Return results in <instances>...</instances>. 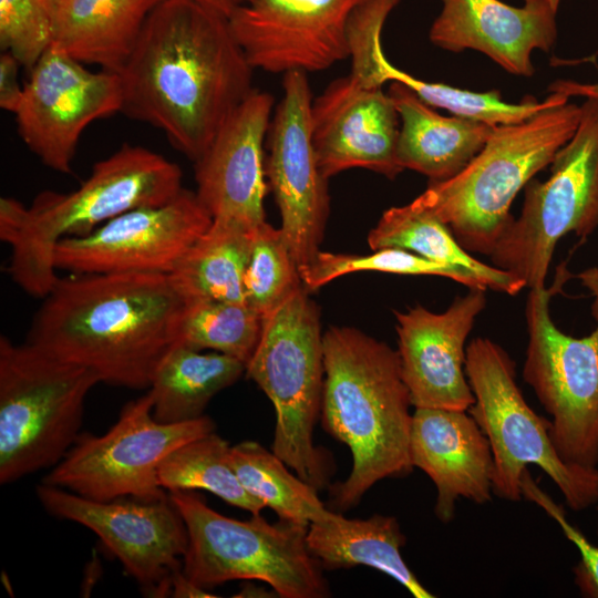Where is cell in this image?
<instances>
[{
  "label": "cell",
  "instance_id": "cell-1",
  "mask_svg": "<svg viewBox=\"0 0 598 598\" xmlns=\"http://www.w3.org/2000/svg\"><path fill=\"white\" fill-rule=\"evenodd\" d=\"M252 71L228 17L195 0H164L116 72L121 112L195 162L254 91Z\"/></svg>",
  "mask_w": 598,
  "mask_h": 598
},
{
  "label": "cell",
  "instance_id": "cell-2",
  "mask_svg": "<svg viewBox=\"0 0 598 598\" xmlns=\"http://www.w3.org/2000/svg\"><path fill=\"white\" fill-rule=\"evenodd\" d=\"M183 307L168 274H72L42 298L27 342L100 382L148 389L177 343Z\"/></svg>",
  "mask_w": 598,
  "mask_h": 598
},
{
  "label": "cell",
  "instance_id": "cell-3",
  "mask_svg": "<svg viewBox=\"0 0 598 598\" xmlns=\"http://www.w3.org/2000/svg\"><path fill=\"white\" fill-rule=\"evenodd\" d=\"M322 349L321 425L352 454L349 476L331 488L334 507L347 511L375 483L414 468L413 405L398 350L350 327H330Z\"/></svg>",
  "mask_w": 598,
  "mask_h": 598
},
{
  "label": "cell",
  "instance_id": "cell-4",
  "mask_svg": "<svg viewBox=\"0 0 598 598\" xmlns=\"http://www.w3.org/2000/svg\"><path fill=\"white\" fill-rule=\"evenodd\" d=\"M182 181L176 163L124 144L96 162L72 192L43 190L29 207L2 197L0 238L11 248V279L30 296L44 298L59 278L53 250L61 239L86 236L132 209L167 203L184 188Z\"/></svg>",
  "mask_w": 598,
  "mask_h": 598
},
{
  "label": "cell",
  "instance_id": "cell-5",
  "mask_svg": "<svg viewBox=\"0 0 598 598\" xmlns=\"http://www.w3.org/2000/svg\"><path fill=\"white\" fill-rule=\"evenodd\" d=\"M581 105L564 96L523 122L495 126L455 176L431 182L411 203L448 226L467 251L491 256L512 221L511 205L571 138Z\"/></svg>",
  "mask_w": 598,
  "mask_h": 598
},
{
  "label": "cell",
  "instance_id": "cell-6",
  "mask_svg": "<svg viewBox=\"0 0 598 598\" xmlns=\"http://www.w3.org/2000/svg\"><path fill=\"white\" fill-rule=\"evenodd\" d=\"M91 370L0 337V483L55 466L80 435Z\"/></svg>",
  "mask_w": 598,
  "mask_h": 598
},
{
  "label": "cell",
  "instance_id": "cell-7",
  "mask_svg": "<svg viewBox=\"0 0 598 598\" xmlns=\"http://www.w3.org/2000/svg\"><path fill=\"white\" fill-rule=\"evenodd\" d=\"M303 283L262 319L246 373L276 411L271 451L317 489L330 476L326 454L313 444L323 389V349L319 310Z\"/></svg>",
  "mask_w": 598,
  "mask_h": 598
},
{
  "label": "cell",
  "instance_id": "cell-8",
  "mask_svg": "<svg viewBox=\"0 0 598 598\" xmlns=\"http://www.w3.org/2000/svg\"><path fill=\"white\" fill-rule=\"evenodd\" d=\"M171 502L188 535L182 571L207 589L244 579L268 584L282 598H323L329 586L307 547L308 526L261 515L248 520L224 516L193 491H173Z\"/></svg>",
  "mask_w": 598,
  "mask_h": 598
},
{
  "label": "cell",
  "instance_id": "cell-9",
  "mask_svg": "<svg viewBox=\"0 0 598 598\" xmlns=\"http://www.w3.org/2000/svg\"><path fill=\"white\" fill-rule=\"evenodd\" d=\"M465 373L474 394L467 412L488 440L493 494L520 501V480L528 464L545 472L573 511L598 503V468L565 462L549 435V421L526 402L516 382L515 362L496 342L475 338L466 347Z\"/></svg>",
  "mask_w": 598,
  "mask_h": 598
},
{
  "label": "cell",
  "instance_id": "cell-10",
  "mask_svg": "<svg viewBox=\"0 0 598 598\" xmlns=\"http://www.w3.org/2000/svg\"><path fill=\"white\" fill-rule=\"evenodd\" d=\"M545 182L530 179L518 217L496 243L493 266L529 289L545 286L555 247L567 234L587 238L598 227V103L585 100L579 125L557 152Z\"/></svg>",
  "mask_w": 598,
  "mask_h": 598
},
{
  "label": "cell",
  "instance_id": "cell-11",
  "mask_svg": "<svg viewBox=\"0 0 598 598\" xmlns=\"http://www.w3.org/2000/svg\"><path fill=\"white\" fill-rule=\"evenodd\" d=\"M208 416L162 423L153 416L150 391L123 406L103 434L80 433L42 483L82 497L109 502L127 496L140 501L167 497L158 481L162 461L183 444L215 431Z\"/></svg>",
  "mask_w": 598,
  "mask_h": 598
},
{
  "label": "cell",
  "instance_id": "cell-12",
  "mask_svg": "<svg viewBox=\"0 0 598 598\" xmlns=\"http://www.w3.org/2000/svg\"><path fill=\"white\" fill-rule=\"evenodd\" d=\"M551 291L530 289L526 303L528 343L524 381L550 415L549 435L567 463L598 466V323L581 338L554 323Z\"/></svg>",
  "mask_w": 598,
  "mask_h": 598
},
{
  "label": "cell",
  "instance_id": "cell-13",
  "mask_svg": "<svg viewBox=\"0 0 598 598\" xmlns=\"http://www.w3.org/2000/svg\"><path fill=\"white\" fill-rule=\"evenodd\" d=\"M37 497L50 515L92 530L147 596L171 594L188 545L185 523L169 499L93 501L41 483Z\"/></svg>",
  "mask_w": 598,
  "mask_h": 598
},
{
  "label": "cell",
  "instance_id": "cell-14",
  "mask_svg": "<svg viewBox=\"0 0 598 598\" xmlns=\"http://www.w3.org/2000/svg\"><path fill=\"white\" fill-rule=\"evenodd\" d=\"M122 105L116 72H92L51 44L30 70L14 115L27 147L47 167L70 174L84 130L121 112Z\"/></svg>",
  "mask_w": 598,
  "mask_h": 598
},
{
  "label": "cell",
  "instance_id": "cell-15",
  "mask_svg": "<svg viewBox=\"0 0 598 598\" xmlns=\"http://www.w3.org/2000/svg\"><path fill=\"white\" fill-rule=\"evenodd\" d=\"M212 223L196 193L183 188L167 203L132 209L86 236L61 239L54 267L72 274H169Z\"/></svg>",
  "mask_w": 598,
  "mask_h": 598
},
{
  "label": "cell",
  "instance_id": "cell-16",
  "mask_svg": "<svg viewBox=\"0 0 598 598\" xmlns=\"http://www.w3.org/2000/svg\"><path fill=\"white\" fill-rule=\"evenodd\" d=\"M282 87L269 126L265 171L280 212V228L300 269L320 250L329 214L328 179L312 143L313 100L307 73H285Z\"/></svg>",
  "mask_w": 598,
  "mask_h": 598
},
{
  "label": "cell",
  "instance_id": "cell-17",
  "mask_svg": "<svg viewBox=\"0 0 598 598\" xmlns=\"http://www.w3.org/2000/svg\"><path fill=\"white\" fill-rule=\"evenodd\" d=\"M367 0H244L228 17L254 69H329L349 58L348 24Z\"/></svg>",
  "mask_w": 598,
  "mask_h": 598
},
{
  "label": "cell",
  "instance_id": "cell-18",
  "mask_svg": "<svg viewBox=\"0 0 598 598\" xmlns=\"http://www.w3.org/2000/svg\"><path fill=\"white\" fill-rule=\"evenodd\" d=\"M400 116L389 93L348 74L312 101L311 134L323 177L365 168L394 178Z\"/></svg>",
  "mask_w": 598,
  "mask_h": 598
},
{
  "label": "cell",
  "instance_id": "cell-19",
  "mask_svg": "<svg viewBox=\"0 0 598 598\" xmlns=\"http://www.w3.org/2000/svg\"><path fill=\"white\" fill-rule=\"evenodd\" d=\"M274 97L254 90L195 161L196 195L213 221L252 230L264 221V142Z\"/></svg>",
  "mask_w": 598,
  "mask_h": 598
},
{
  "label": "cell",
  "instance_id": "cell-20",
  "mask_svg": "<svg viewBox=\"0 0 598 598\" xmlns=\"http://www.w3.org/2000/svg\"><path fill=\"white\" fill-rule=\"evenodd\" d=\"M485 306V290L470 289L440 313L421 306L394 311L401 372L415 409L467 411L474 403L465 344Z\"/></svg>",
  "mask_w": 598,
  "mask_h": 598
},
{
  "label": "cell",
  "instance_id": "cell-21",
  "mask_svg": "<svg viewBox=\"0 0 598 598\" xmlns=\"http://www.w3.org/2000/svg\"><path fill=\"white\" fill-rule=\"evenodd\" d=\"M441 2L430 28V41L451 52H482L514 75L532 76L533 52H548L557 39L558 11L548 6L513 7L501 0Z\"/></svg>",
  "mask_w": 598,
  "mask_h": 598
},
{
  "label": "cell",
  "instance_id": "cell-22",
  "mask_svg": "<svg viewBox=\"0 0 598 598\" xmlns=\"http://www.w3.org/2000/svg\"><path fill=\"white\" fill-rule=\"evenodd\" d=\"M410 458L437 492L435 515L450 523L458 498L491 501L494 461L487 437L467 411L416 408L412 414Z\"/></svg>",
  "mask_w": 598,
  "mask_h": 598
},
{
  "label": "cell",
  "instance_id": "cell-23",
  "mask_svg": "<svg viewBox=\"0 0 598 598\" xmlns=\"http://www.w3.org/2000/svg\"><path fill=\"white\" fill-rule=\"evenodd\" d=\"M388 93L400 116L398 162L403 169L423 174L431 182L460 173L483 148L495 127L462 116L441 115L396 81L391 82Z\"/></svg>",
  "mask_w": 598,
  "mask_h": 598
},
{
  "label": "cell",
  "instance_id": "cell-24",
  "mask_svg": "<svg viewBox=\"0 0 598 598\" xmlns=\"http://www.w3.org/2000/svg\"><path fill=\"white\" fill-rule=\"evenodd\" d=\"M164 0H49L52 45L83 64L118 72Z\"/></svg>",
  "mask_w": 598,
  "mask_h": 598
},
{
  "label": "cell",
  "instance_id": "cell-25",
  "mask_svg": "<svg viewBox=\"0 0 598 598\" xmlns=\"http://www.w3.org/2000/svg\"><path fill=\"white\" fill-rule=\"evenodd\" d=\"M306 542L323 569L371 567L393 578L414 598L434 597L404 561L401 548L406 538L393 516L349 519L332 512L327 519L308 526Z\"/></svg>",
  "mask_w": 598,
  "mask_h": 598
},
{
  "label": "cell",
  "instance_id": "cell-26",
  "mask_svg": "<svg viewBox=\"0 0 598 598\" xmlns=\"http://www.w3.org/2000/svg\"><path fill=\"white\" fill-rule=\"evenodd\" d=\"M245 371L246 364L236 358L177 342L161 360L148 388L153 416L162 423L198 419L209 401Z\"/></svg>",
  "mask_w": 598,
  "mask_h": 598
},
{
  "label": "cell",
  "instance_id": "cell-27",
  "mask_svg": "<svg viewBox=\"0 0 598 598\" xmlns=\"http://www.w3.org/2000/svg\"><path fill=\"white\" fill-rule=\"evenodd\" d=\"M368 244L372 250L404 249L439 264L472 271L482 277L493 291L514 296L526 287L506 270L471 256L447 225L412 203L384 210L370 230Z\"/></svg>",
  "mask_w": 598,
  "mask_h": 598
},
{
  "label": "cell",
  "instance_id": "cell-28",
  "mask_svg": "<svg viewBox=\"0 0 598 598\" xmlns=\"http://www.w3.org/2000/svg\"><path fill=\"white\" fill-rule=\"evenodd\" d=\"M252 230L212 223L168 274L184 302H246L243 274Z\"/></svg>",
  "mask_w": 598,
  "mask_h": 598
},
{
  "label": "cell",
  "instance_id": "cell-29",
  "mask_svg": "<svg viewBox=\"0 0 598 598\" xmlns=\"http://www.w3.org/2000/svg\"><path fill=\"white\" fill-rule=\"evenodd\" d=\"M229 462L244 488L279 519L309 526L332 514L315 486L291 474L280 457L258 442L230 445Z\"/></svg>",
  "mask_w": 598,
  "mask_h": 598
},
{
  "label": "cell",
  "instance_id": "cell-30",
  "mask_svg": "<svg viewBox=\"0 0 598 598\" xmlns=\"http://www.w3.org/2000/svg\"><path fill=\"white\" fill-rule=\"evenodd\" d=\"M229 448L215 431L183 444L162 461L161 486L168 492L207 491L234 507L260 515L265 506L239 482L229 462Z\"/></svg>",
  "mask_w": 598,
  "mask_h": 598
},
{
  "label": "cell",
  "instance_id": "cell-31",
  "mask_svg": "<svg viewBox=\"0 0 598 598\" xmlns=\"http://www.w3.org/2000/svg\"><path fill=\"white\" fill-rule=\"evenodd\" d=\"M262 319L246 302L187 301L181 313L177 342L224 353L247 364L259 341Z\"/></svg>",
  "mask_w": 598,
  "mask_h": 598
},
{
  "label": "cell",
  "instance_id": "cell-32",
  "mask_svg": "<svg viewBox=\"0 0 598 598\" xmlns=\"http://www.w3.org/2000/svg\"><path fill=\"white\" fill-rule=\"evenodd\" d=\"M379 65L384 83L400 82L432 107L443 109L452 115L480 121L491 126L523 122L566 96L550 92L543 101L526 96L518 103H509L502 100L498 91L474 92L415 78L394 66L386 59L383 50L379 54Z\"/></svg>",
  "mask_w": 598,
  "mask_h": 598
},
{
  "label": "cell",
  "instance_id": "cell-33",
  "mask_svg": "<svg viewBox=\"0 0 598 598\" xmlns=\"http://www.w3.org/2000/svg\"><path fill=\"white\" fill-rule=\"evenodd\" d=\"M361 271L439 276L470 289H488L486 281L472 271L439 264L399 248H382L370 255L319 250L309 265L299 269L303 287L308 291L316 290L338 277Z\"/></svg>",
  "mask_w": 598,
  "mask_h": 598
},
{
  "label": "cell",
  "instance_id": "cell-34",
  "mask_svg": "<svg viewBox=\"0 0 598 598\" xmlns=\"http://www.w3.org/2000/svg\"><path fill=\"white\" fill-rule=\"evenodd\" d=\"M301 285L298 265L281 228H275L267 221L257 226L250 235L243 274L246 303L264 318Z\"/></svg>",
  "mask_w": 598,
  "mask_h": 598
},
{
  "label": "cell",
  "instance_id": "cell-35",
  "mask_svg": "<svg viewBox=\"0 0 598 598\" xmlns=\"http://www.w3.org/2000/svg\"><path fill=\"white\" fill-rule=\"evenodd\" d=\"M52 44L49 0H0V47L31 70Z\"/></svg>",
  "mask_w": 598,
  "mask_h": 598
},
{
  "label": "cell",
  "instance_id": "cell-36",
  "mask_svg": "<svg viewBox=\"0 0 598 598\" xmlns=\"http://www.w3.org/2000/svg\"><path fill=\"white\" fill-rule=\"evenodd\" d=\"M522 497L533 502L551 517L579 550L580 561L575 566V584L586 597L598 598V546L570 524L564 508L544 492L533 480L528 468L523 472L520 480Z\"/></svg>",
  "mask_w": 598,
  "mask_h": 598
},
{
  "label": "cell",
  "instance_id": "cell-37",
  "mask_svg": "<svg viewBox=\"0 0 598 598\" xmlns=\"http://www.w3.org/2000/svg\"><path fill=\"white\" fill-rule=\"evenodd\" d=\"M20 66L21 63L11 52L1 53L0 107L13 114L19 110L24 93V85H21L18 79Z\"/></svg>",
  "mask_w": 598,
  "mask_h": 598
},
{
  "label": "cell",
  "instance_id": "cell-38",
  "mask_svg": "<svg viewBox=\"0 0 598 598\" xmlns=\"http://www.w3.org/2000/svg\"><path fill=\"white\" fill-rule=\"evenodd\" d=\"M548 91L564 94L569 99L582 97L598 103V81L594 83H580L571 80H557L548 86Z\"/></svg>",
  "mask_w": 598,
  "mask_h": 598
},
{
  "label": "cell",
  "instance_id": "cell-39",
  "mask_svg": "<svg viewBox=\"0 0 598 598\" xmlns=\"http://www.w3.org/2000/svg\"><path fill=\"white\" fill-rule=\"evenodd\" d=\"M171 596L177 598L185 597H216L210 595L207 589H204L192 580H189L182 571H177L172 580Z\"/></svg>",
  "mask_w": 598,
  "mask_h": 598
},
{
  "label": "cell",
  "instance_id": "cell-40",
  "mask_svg": "<svg viewBox=\"0 0 598 598\" xmlns=\"http://www.w3.org/2000/svg\"><path fill=\"white\" fill-rule=\"evenodd\" d=\"M576 277L592 297L591 313L598 323V264L581 270Z\"/></svg>",
  "mask_w": 598,
  "mask_h": 598
},
{
  "label": "cell",
  "instance_id": "cell-41",
  "mask_svg": "<svg viewBox=\"0 0 598 598\" xmlns=\"http://www.w3.org/2000/svg\"><path fill=\"white\" fill-rule=\"evenodd\" d=\"M206 7H209L226 17H229L231 12L244 1V0H195Z\"/></svg>",
  "mask_w": 598,
  "mask_h": 598
},
{
  "label": "cell",
  "instance_id": "cell-42",
  "mask_svg": "<svg viewBox=\"0 0 598 598\" xmlns=\"http://www.w3.org/2000/svg\"><path fill=\"white\" fill-rule=\"evenodd\" d=\"M524 3L537 4V6H548L551 9L558 11L561 0H523Z\"/></svg>",
  "mask_w": 598,
  "mask_h": 598
},
{
  "label": "cell",
  "instance_id": "cell-43",
  "mask_svg": "<svg viewBox=\"0 0 598 598\" xmlns=\"http://www.w3.org/2000/svg\"><path fill=\"white\" fill-rule=\"evenodd\" d=\"M597 535H598V528H597Z\"/></svg>",
  "mask_w": 598,
  "mask_h": 598
}]
</instances>
